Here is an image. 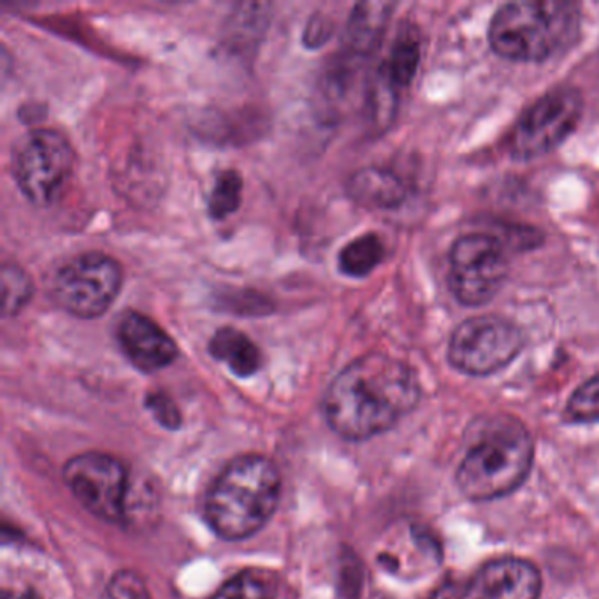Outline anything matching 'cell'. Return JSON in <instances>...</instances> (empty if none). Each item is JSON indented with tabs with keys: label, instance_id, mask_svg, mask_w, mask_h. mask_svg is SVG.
Listing matches in <instances>:
<instances>
[{
	"label": "cell",
	"instance_id": "cell-27",
	"mask_svg": "<svg viewBox=\"0 0 599 599\" xmlns=\"http://www.w3.org/2000/svg\"><path fill=\"white\" fill-rule=\"evenodd\" d=\"M463 582H445L427 599H463Z\"/></svg>",
	"mask_w": 599,
	"mask_h": 599
},
{
	"label": "cell",
	"instance_id": "cell-24",
	"mask_svg": "<svg viewBox=\"0 0 599 599\" xmlns=\"http://www.w3.org/2000/svg\"><path fill=\"white\" fill-rule=\"evenodd\" d=\"M146 409L154 413L158 424L167 430H178L182 425V413L175 401L171 400L166 392L154 391L146 395Z\"/></svg>",
	"mask_w": 599,
	"mask_h": 599
},
{
	"label": "cell",
	"instance_id": "cell-19",
	"mask_svg": "<svg viewBox=\"0 0 599 599\" xmlns=\"http://www.w3.org/2000/svg\"><path fill=\"white\" fill-rule=\"evenodd\" d=\"M242 179L238 171H220L209 194L208 211L213 220H224L241 206Z\"/></svg>",
	"mask_w": 599,
	"mask_h": 599
},
{
	"label": "cell",
	"instance_id": "cell-18",
	"mask_svg": "<svg viewBox=\"0 0 599 599\" xmlns=\"http://www.w3.org/2000/svg\"><path fill=\"white\" fill-rule=\"evenodd\" d=\"M271 18V6L269 4H239L230 17L229 29H227V41L233 47H245L247 41H259L264 30L268 29Z\"/></svg>",
	"mask_w": 599,
	"mask_h": 599
},
{
	"label": "cell",
	"instance_id": "cell-17",
	"mask_svg": "<svg viewBox=\"0 0 599 599\" xmlns=\"http://www.w3.org/2000/svg\"><path fill=\"white\" fill-rule=\"evenodd\" d=\"M385 259V245L380 236L364 235L350 241L338 257V268L350 278H364Z\"/></svg>",
	"mask_w": 599,
	"mask_h": 599
},
{
	"label": "cell",
	"instance_id": "cell-6",
	"mask_svg": "<svg viewBox=\"0 0 599 599\" xmlns=\"http://www.w3.org/2000/svg\"><path fill=\"white\" fill-rule=\"evenodd\" d=\"M73 167V146L55 128H34L13 146L14 179L32 205H52Z\"/></svg>",
	"mask_w": 599,
	"mask_h": 599
},
{
	"label": "cell",
	"instance_id": "cell-7",
	"mask_svg": "<svg viewBox=\"0 0 599 599\" xmlns=\"http://www.w3.org/2000/svg\"><path fill=\"white\" fill-rule=\"evenodd\" d=\"M526 334L517 323L499 314H478L452 332L448 361L472 376H489L519 358Z\"/></svg>",
	"mask_w": 599,
	"mask_h": 599
},
{
	"label": "cell",
	"instance_id": "cell-8",
	"mask_svg": "<svg viewBox=\"0 0 599 599\" xmlns=\"http://www.w3.org/2000/svg\"><path fill=\"white\" fill-rule=\"evenodd\" d=\"M582 95L574 86H557L524 111L508 137L515 158L541 157L561 145L582 118Z\"/></svg>",
	"mask_w": 599,
	"mask_h": 599
},
{
	"label": "cell",
	"instance_id": "cell-3",
	"mask_svg": "<svg viewBox=\"0 0 599 599\" xmlns=\"http://www.w3.org/2000/svg\"><path fill=\"white\" fill-rule=\"evenodd\" d=\"M281 496V476L266 455H239L215 478L206 496V519L229 541L245 540L269 523Z\"/></svg>",
	"mask_w": 599,
	"mask_h": 599
},
{
	"label": "cell",
	"instance_id": "cell-10",
	"mask_svg": "<svg viewBox=\"0 0 599 599\" xmlns=\"http://www.w3.org/2000/svg\"><path fill=\"white\" fill-rule=\"evenodd\" d=\"M508 269L499 239L484 233L463 236L451 250L448 287L464 307H484L505 286Z\"/></svg>",
	"mask_w": 599,
	"mask_h": 599
},
{
	"label": "cell",
	"instance_id": "cell-1",
	"mask_svg": "<svg viewBox=\"0 0 599 599\" xmlns=\"http://www.w3.org/2000/svg\"><path fill=\"white\" fill-rule=\"evenodd\" d=\"M421 383L406 362L371 352L350 362L323 395V415L334 433L364 442L392 430L417 409Z\"/></svg>",
	"mask_w": 599,
	"mask_h": 599
},
{
	"label": "cell",
	"instance_id": "cell-5",
	"mask_svg": "<svg viewBox=\"0 0 599 599\" xmlns=\"http://www.w3.org/2000/svg\"><path fill=\"white\" fill-rule=\"evenodd\" d=\"M124 283L122 266L101 251H86L60 266L52 280V298L78 319H97L110 310Z\"/></svg>",
	"mask_w": 599,
	"mask_h": 599
},
{
	"label": "cell",
	"instance_id": "cell-23",
	"mask_svg": "<svg viewBox=\"0 0 599 599\" xmlns=\"http://www.w3.org/2000/svg\"><path fill=\"white\" fill-rule=\"evenodd\" d=\"M220 299L221 308H226L230 313L236 314H268L275 310L271 301H269L264 293L256 292V290H235V292H226L224 296H218Z\"/></svg>",
	"mask_w": 599,
	"mask_h": 599
},
{
	"label": "cell",
	"instance_id": "cell-14",
	"mask_svg": "<svg viewBox=\"0 0 599 599\" xmlns=\"http://www.w3.org/2000/svg\"><path fill=\"white\" fill-rule=\"evenodd\" d=\"M347 194L355 205L371 211H391L403 205L409 187L397 173L385 167H364L350 176Z\"/></svg>",
	"mask_w": 599,
	"mask_h": 599
},
{
	"label": "cell",
	"instance_id": "cell-11",
	"mask_svg": "<svg viewBox=\"0 0 599 599\" xmlns=\"http://www.w3.org/2000/svg\"><path fill=\"white\" fill-rule=\"evenodd\" d=\"M540 595L538 568L514 556L485 562L463 587V599H540Z\"/></svg>",
	"mask_w": 599,
	"mask_h": 599
},
{
	"label": "cell",
	"instance_id": "cell-28",
	"mask_svg": "<svg viewBox=\"0 0 599 599\" xmlns=\"http://www.w3.org/2000/svg\"><path fill=\"white\" fill-rule=\"evenodd\" d=\"M4 599H39L38 596L34 595V592L32 591H29V592H25V595H22V596H17V598H9V596H6Z\"/></svg>",
	"mask_w": 599,
	"mask_h": 599
},
{
	"label": "cell",
	"instance_id": "cell-4",
	"mask_svg": "<svg viewBox=\"0 0 599 599\" xmlns=\"http://www.w3.org/2000/svg\"><path fill=\"white\" fill-rule=\"evenodd\" d=\"M580 20V9L571 2H510L493 17L490 48L496 55L514 62H544L575 43Z\"/></svg>",
	"mask_w": 599,
	"mask_h": 599
},
{
	"label": "cell",
	"instance_id": "cell-21",
	"mask_svg": "<svg viewBox=\"0 0 599 599\" xmlns=\"http://www.w3.org/2000/svg\"><path fill=\"white\" fill-rule=\"evenodd\" d=\"M209 599H278V596L268 578L247 570L229 578Z\"/></svg>",
	"mask_w": 599,
	"mask_h": 599
},
{
	"label": "cell",
	"instance_id": "cell-9",
	"mask_svg": "<svg viewBox=\"0 0 599 599\" xmlns=\"http://www.w3.org/2000/svg\"><path fill=\"white\" fill-rule=\"evenodd\" d=\"M64 478L89 514L110 524L127 520L131 481L124 461L103 452H85L65 464Z\"/></svg>",
	"mask_w": 599,
	"mask_h": 599
},
{
	"label": "cell",
	"instance_id": "cell-15",
	"mask_svg": "<svg viewBox=\"0 0 599 599\" xmlns=\"http://www.w3.org/2000/svg\"><path fill=\"white\" fill-rule=\"evenodd\" d=\"M394 6L385 2H361L350 13L344 43L355 56H368L379 47Z\"/></svg>",
	"mask_w": 599,
	"mask_h": 599
},
{
	"label": "cell",
	"instance_id": "cell-16",
	"mask_svg": "<svg viewBox=\"0 0 599 599\" xmlns=\"http://www.w3.org/2000/svg\"><path fill=\"white\" fill-rule=\"evenodd\" d=\"M213 359L229 368L239 379H250L262 365V353L250 338L235 328H221L209 340Z\"/></svg>",
	"mask_w": 599,
	"mask_h": 599
},
{
	"label": "cell",
	"instance_id": "cell-25",
	"mask_svg": "<svg viewBox=\"0 0 599 599\" xmlns=\"http://www.w3.org/2000/svg\"><path fill=\"white\" fill-rule=\"evenodd\" d=\"M111 599H149L145 583L132 571H120L111 580Z\"/></svg>",
	"mask_w": 599,
	"mask_h": 599
},
{
	"label": "cell",
	"instance_id": "cell-13",
	"mask_svg": "<svg viewBox=\"0 0 599 599\" xmlns=\"http://www.w3.org/2000/svg\"><path fill=\"white\" fill-rule=\"evenodd\" d=\"M419 62H421V39L417 30L406 27L395 38L391 55L380 71V86H376L371 99L376 115L382 116L385 111H392L397 94L410 86L417 74Z\"/></svg>",
	"mask_w": 599,
	"mask_h": 599
},
{
	"label": "cell",
	"instance_id": "cell-12",
	"mask_svg": "<svg viewBox=\"0 0 599 599\" xmlns=\"http://www.w3.org/2000/svg\"><path fill=\"white\" fill-rule=\"evenodd\" d=\"M116 340L132 365H136L143 373L164 370L179 355L175 340L157 322L140 311H125L120 317Z\"/></svg>",
	"mask_w": 599,
	"mask_h": 599
},
{
	"label": "cell",
	"instance_id": "cell-26",
	"mask_svg": "<svg viewBox=\"0 0 599 599\" xmlns=\"http://www.w3.org/2000/svg\"><path fill=\"white\" fill-rule=\"evenodd\" d=\"M331 34L332 23L329 22L328 18L317 14V17L311 18L307 30H304V43H307V47L317 48L323 41H328Z\"/></svg>",
	"mask_w": 599,
	"mask_h": 599
},
{
	"label": "cell",
	"instance_id": "cell-22",
	"mask_svg": "<svg viewBox=\"0 0 599 599\" xmlns=\"http://www.w3.org/2000/svg\"><path fill=\"white\" fill-rule=\"evenodd\" d=\"M566 419L574 424H598L599 374L583 382L566 404Z\"/></svg>",
	"mask_w": 599,
	"mask_h": 599
},
{
	"label": "cell",
	"instance_id": "cell-20",
	"mask_svg": "<svg viewBox=\"0 0 599 599\" xmlns=\"http://www.w3.org/2000/svg\"><path fill=\"white\" fill-rule=\"evenodd\" d=\"M34 283L29 272L14 262H6L2 266V310L6 317L17 314L32 299Z\"/></svg>",
	"mask_w": 599,
	"mask_h": 599
},
{
	"label": "cell",
	"instance_id": "cell-2",
	"mask_svg": "<svg viewBox=\"0 0 599 599\" xmlns=\"http://www.w3.org/2000/svg\"><path fill=\"white\" fill-rule=\"evenodd\" d=\"M455 482L472 502H493L519 489L531 472V433L512 415H487L469 425Z\"/></svg>",
	"mask_w": 599,
	"mask_h": 599
}]
</instances>
